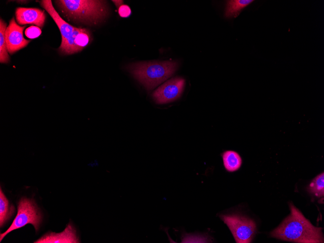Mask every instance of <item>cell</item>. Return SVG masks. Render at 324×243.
<instances>
[{
    "label": "cell",
    "instance_id": "cell-1",
    "mask_svg": "<svg viewBox=\"0 0 324 243\" xmlns=\"http://www.w3.org/2000/svg\"><path fill=\"white\" fill-rule=\"evenodd\" d=\"M289 207L290 214L271 232V236L298 243H324L323 228L312 225L292 203Z\"/></svg>",
    "mask_w": 324,
    "mask_h": 243
},
{
    "label": "cell",
    "instance_id": "cell-7",
    "mask_svg": "<svg viewBox=\"0 0 324 243\" xmlns=\"http://www.w3.org/2000/svg\"><path fill=\"white\" fill-rule=\"evenodd\" d=\"M185 80L181 77L173 78L158 88L152 94L157 103H167L178 98L183 91Z\"/></svg>",
    "mask_w": 324,
    "mask_h": 243
},
{
    "label": "cell",
    "instance_id": "cell-14",
    "mask_svg": "<svg viewBox=\"0 0 324 243\" xmlns=\"http://www.w3.org/2000/svg\"><path fill=\"white\" fill-rule=\"evenodd\" d=\"M6 23L0 18V62L1 63H8L10 61L5 40Z\"/></svg>",
    "mask_w": 324,
    "mask_h": 243
},
{
    "label": "cell",
    "instance_id": "cell-10",
    "mask_svg": "<svg viewBox=\"0 0 324 243\" xmlns=\"http://www.w3.org/2000/svg\"><path fill=\"white\" fill-rule=\"evenodd\" d=\"M15 14L16 20L19 25L33 24L40 28L44 25L46 15L39 9L18 7Z\"/></svg>",
    "mask_w": 324,
    "mask_h": 243
},
{
    "label": "cell",
    "instance_id": "cell-6",
    "mask_svg": "<svg viewBox=\"0 0 324 243\" xmlns=\"http://www.w3.org/2000/svg\"><path fill=\"white\" fill-rule=\"evenodd\" d=\"M219 216L228 227L236 243L252 242L257 231L254 220L238 214H222Z\"/></svg>",
    "mask_w": 324,
    "mask_h": 243
},
{
    "label": "cell",
    "instance_id": "cell-13",
    "mask_svg": "<svg viewBox=\"0 0 324 243\" xmlns=\"http://www.w3.org/2000/svg\"><path fill=\"white\" fill-rule=\"evenodd\" d=\"M15 211L13 205L10 204L2 189H0V226L1 227L13 216Z\"/></svg>",
    "mask_w": 324,
    "mask_h": 243
},
{
    "label": "cell",
    "instance_id": "cell-16",
    "mask_svg": "<svg viewBox=\"0 0 324 243\" xmlns=\"http://www.w3.org/2000/svg\"><path fill=\"white\" fill-rule=\"evenodd\" d=\"M41 30L37 26H32L25 31V35L27 37L30 39H33L38 37L41 34Z\"/></svg>",
    "mask_w": 324,
    "mask_h": 243
},
{
    "label": "cell",
    "instance_id": "cell-11",
    "mask_svg": "<svg viewBox=\"0 0 324 243\" xmlns=\"http://www.w3.org/2000/svg\"><path fill=\"white\" fill-rule=\"evenodd\" d=\"M223 164L226 170L233 172L239 170L242 164V159L240 154L233 150H227L222 154Z\"/></svg>",
    "mask_w": 324,
    "mask_h": 243
},
{
    "label": "cell",
    "instance_id": "cell-8",
    "mask_svg": "<svg viewBox=\"0 0 324 243\" xmlns=\"http://www.w3.org/2000/svg\"><path fill=\"white\" fill-rule=\"evenodd\" d=\"M25 26H20L12 18L5 31V40L8 53L12 54L25 48L31 42L23 36Z\"/></svg>",
    "mask_w": 324,
    "mask_h": 243
},
{
    "label": "cell",
    "instance_id": "cell-5",
    "mask_svg": "<svg viewBox=\"0 0 324 243\" xmlns=\"http://www.w3.org/2000/svg\"><path fill=\"white\" fill-rule=\"evenodd\" d=\"M42 214L34 201L26 197L21 198L17 204V212L9 228L0 233V241L9 232L24 227L28 224L32 225L37 231L42 221Z\"/></svg>",
    "mask_w": 324,
    "mask_h": 243
},
{
    "label": "cell",
    "instance_id": "cell-18",
    "mask_svg": "<svg viewBox=\"0 0 324 243\" xmlns=\"http://www.w3.org/2000/svg\"><path fill=\"white\" fill-rule=\"evenodd\" d=\"M112 1L114 3L115 5L118 9L124 3V1L123 0H113Z\"/></svg>",
    "mask_w": 324,
    "mask_h": 243
},
{
    "label": "cell",
    "instance_id": "cell-17",
    "mask_svg": "<svg viewBox=\"0 0 324 243\" xmlns=\"http://www.w3.org/2000/svg\"><path fill=\"white\" fill-rule=\"evenodd\" d=\"M118 9L119 15L121 17H128L131 13L130 7L127 5L123 4Z\"/></svg>",
    "mask_w": 324,
    "mask_h": 243
},
{
    "label": "cell",
    "instance_id": "cell-15",
    "mask_svg": "<svg viewBox=\"0 0 324 243\" xmlns=\"http://www.w3.org/2000/svg\"><path fill=\"white\" fill-rule=\"evenodd\" d=\"M310 194L318 197H324V173L323 172L318 175L311 182L307 188Z\"/></svg>",
    "mask_w": 324,
    "mask_h": 243
},
{
    "label": "cell",
    "instance_id": "cell-12",
    "mask_svg": "<svg viewBox=\"0 0 324 243\" xmlns=\"http://www.w3.org/2000/svg\"><path fill=\"white\" fill-rule=\"evenodd\" d=\"M253 0H227L224 16L226 18L237 17L241 11L251 3Z\"/></svg>",
    "mask_w": 324,
    "mask_h": 243
},
{
    "label": "cell",
    "instance_id": "cell-3",
    "mask_svg": "<svg viewBox=\"0 0 324 243\" xmlns=\"http://www.w3.org/2000/svg\"><path fill=\"white\" fill-rule=\"evenodd\" d=\"M56 3L67 17L89 24H97L107 14L105 1L61 0Z\"/></svg>",
    "mask_w": 324,
    "mask_h": 243
},
{
    "label": "cell",
    "instance_id": "cell-2",
    "mask_svg": "<svg viewBox=\"0 0 324 243\" xmlns=\"http://www.w3.org/2000/svg\"><path fill=\"white\" fill-rule=\"evenodd\" d=\"M177 67V62L166 61L139 62L130 65L128 68L147 90L151 91L171 77Z\"/></svg>",
    "mask_w": 324,
    "mask_h": 243
},
{
    "label": "cell",
    "instance_id": "cell-4",
    "mask_svg": "<svg viewBox=\"0 0 324 243\" xmlns=\"http://www.w3.org/2000/svg\"><path fill=\"white\" fill-rule=\"evenodd\" d=\"M41 5L50 15L60 31L62 42L59 50L65 54L79 52L80 39L85 29L75 27L65 21L56 12L50 0L40 1Z\"/></svg>",
    "mask_w": 324,
    "mask_h": 243
},
{
    "label": "cell",
    "instance_id": "cell-9",
    "mask_svg": "<svg viewBox=\"0 0 324 243\" xmlns=\"http://www.w3.org/2000/svg\"><path fill=\"white\" fill-rule=\"evenodd\" d=\"M34 243H80L77 232L71 223H69L61 233L49 232Z\"/></svg>",
    "mask_w": 324,
    "mask_h": 243
}]
</instances>
